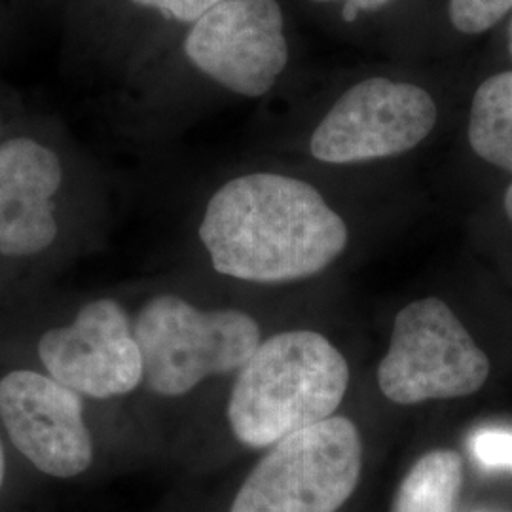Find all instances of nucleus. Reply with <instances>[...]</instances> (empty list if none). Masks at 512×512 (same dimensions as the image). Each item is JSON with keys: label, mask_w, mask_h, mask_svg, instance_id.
<instances>
[{"label": "nucleus", "mask_w": 512, "mask_h": 512, "mask_svg": "<svg viewBox=\"0 0 512 512\" xmlns=\"http://www.w3.org/2000/svg\"><path fill=\"white\" fill-rule=\"evenodd\" d=\"M509 50H511V55H512V21H511V29H509Z\"/></svg>", "instance_id": "19"}, {"label": "nucleus", "mask_w": 512, "mask_h": 512, "mask_svg": "<svg viewBox=\"0 0 512 512\" xmlns=\"http://www.w3.org/2000/svg\"><path fill=\"white\" fill-rule=\"evenodd\" d=\"M437 124L431 95L414 84L368 78L349 88L311 133L323 164H359L418 147Z\"/></svg>", "instance_id": "8"}, {"label": "nucleus", "mask_w": 512, "mask_h": 512, "mask_svg": "<svg viewBox=\"0 0 512 512\" xmlns=\"http://www.w3.org/2000/svg\"><path fill=\"white\" fill-rule=\"evenodd\" d=\"M0 133H2V122H0Z\"/></svg>", "instance_id": "21"}, {"label": "nucleus", "mask_w": 512, "mask_h": 512, "mask_svg": "<svg viewBox=\"0 0 512 512\" xmlns=\"http://www.w3.org/2000/svg\"><path fill=\"white\" fill-rule=\"evenodd\" d=\"M488 376L490 359L442 300H416L397 313L378 366V385L391 403L467 397Z\"/></svg>", "instance_id": "5"}, {"label": "nucleus", "mask_w": 512, "mask_h": 512, "mask_svg": "<svg viewBox=\"0 0 512 512\" xmlns=\"http://www.w3.org/2000/svg\"><path fill=\"white\" fill-rule=\"evenodd\" d=\"M348 387V361L327 336L283 330L262 338L230 380L226 423L238 444L266 450L336 416Z\"/></svg>", "instance_id": "2"}, {"label": "nucleus", "mask_w": 512, "mask_h": 512, "mask_svg": "<svg viewBox=\"0 0 512 512\" xmlns=\"http://www.w3.org/2000/svg\"><path fill=\"white\" fill-rule=\"evenodd\" d=\"M463 484V459L454 450L421 456L401 482L391 512H456Z\"/></svg>", "instance_id": "11"}, {"label": "nucleus", "mask_w": 512, "mask_h": 512, "mask_svg": "<svg viewBox=\"0 0 512 512\" xmlns=\"http://www.w3.org/2000/svg\"><path fill=\"white\" fill-rule=\"evenodd\" d=\"M385 2H389V0H346L344 2V10H342V14H344V21H355L357 16L361 14V12H370V10H378V8H382Z\"/></svg>", "instance_id": "16"}, {"label": "nucleus", "mask_w": 512, "mask_h": 512, "mask_svg": "<svg viewBox=\"0 0 512 512\" xmlns=\"http://www.w3.org/2000/svg\"><path fill=\"white\" fill-rule=\"evenodd\" d=\"M469 143L482 160L512 173V73L495 74L478 88Z\"/></svg>", "instance_id": "12"}, {"label": "nucleus", "mask_w": 512, "mask_h": 512, "mask_svg": "<svg viewBox=\"0 0 512 512\" xmlns=\"http://www.w3.org/2000/svg\"><path fill=\"white\" fill-rule=\"evenodd\" d=\"M476 461L488 469H512V431L480 429L471 439Z\"/></svg>", "instance_id": "15"}, {"label": "nucleus", "mask_w": 512, "mask_h": 512, "mask_svg": "<svg viewBox=\"0 0 512 512\" xmlns=\"http://www.w3.org/2000/svg\"><path fill=\"white\" fill-rule=\"evenodd\" d=\"M0 425L19 454L44 475L67 480L92 469L88 401L44 370L14 368L0 378Z\"/></svg>", "instance_id": "9"}, {"label": "nucleus", "mask_w": 512, "mask_h": 512, "mask_svg": "<svg viewBox=\"0 0 512 512\" xmlns=\"http://www.w3.org/2000/svg\"><path fill=\"white\" fill-rule=\"evenodd\" d=\"M313 2H338V0H313ZM340 2H346V0H340Z\"/></svg>", "instance_id": "20"}, {"label": "nucleus", "mask_w": 512, "mask_h": 512, "mask_svg": "<svg viewBox=\"0 0 512 512\" xmlns=\"http://www.w3.org/2000/svg\"><path fill=\"white\" fill-rule=\"evenodd\" d=\"M505 211H507V215H509L512 222V184L509 186L507 194H505Z\"/></svg>", "instance_id": "18"}, {"label": "nucleus", "mask_w": 512, "mask_h": 512, "mask_svg": "<svg viewBox=\"0 0 512 512\" xmlns=\"http://www.w3.org/2000/svg\"><path fill=\"white\" fill-rule=\"evenodd\" d=\"M198 239L213 272L249 285H285L319 275L348 247L344 219L302 179L241 173L203 205Z\"/></svg>", "instance_id": "1"}, {"label": "nucleus", "mask_w": 512, "mask_h": 512, "mask_svg": "<svg viewBox=\"0 0 512 512\" xmlns=\"http://www.w3.org/2000/svg\"><path fill=\"white\" fill-rule=\"evenodd\" d=\"M4 478H6V454H4V444L0 440V490L4 486Z\"/></svg>", "instance_id": "17"}, {"label": "nucleus", "mask_w": 512, "mask_h": 512, "mask_svg": "<svg viewBox=\"0 0 512 512\" xmlns=\"http://www.w3.org/2000/svg\"><path fill=\"white\" fill-rule=\"evenodd\" d=\"M129 4L154 12L167 23L190 27L224 0H128Z\"/></svg>", "instance_id": "14"}, {"label": "nucleus", "mask_w": 512, "mask_h": 512, "mask_svg": "<svg viewBox=\"0 0 512 512\" xmlns=\"http://www.w3.org/2000/svg\"><path fill=\"white\" fill-rule=\"evenodd\" d=\"M150 395L184 399L213 380L234 378L264 334L238 306H200L183 294L147 296L131 313Z\"/></svg>", "instance_id": "3"}, {"label": "nucleus", "mask_w": 512, "mask_h": 512, "mask_svg": "<svg viewBox=\"0 0 512 512\" xmlns=\"http://www.w3.org/2000/svg\"><path fill=\"white\" fill-rule=\"evenodd\" d=\"M183 54L215 86L260 99L289 63L283 10L277 0H224L186 29Z\"/></svg>", "instance_id": "7"}, {"label": "nucleus", "mask_w": 512, "mask_h": 512, "mask_svg": "<svg viewBox=\"0 0 512 512\" xmlns=\"http://www.w3.org/2000/svg\"><path fill=\"white\" fill-rule=\"evenodd\" d=\"M37 357L40 370L88 403L124 399L143 385L133 317L114 296L86 300L69 323L44 330Z\"/></svg>", "instance_id": "6"}, {"label": "nucleus", "mask_w": 512, "mask_h": 512, "mask_svg": "<svg viewBox=\"0 0 512 512\" xmlns=\"http://www.w3.org/2000/svg\"><path fill=\"white\" fill-rule=\"evenodd\" d=\"M361 469L357 425L332 416L266 448L228 512H336L355 492Z\"/></svg>", "instance_id": "4"}, {"label": "nucleus", "mask_w": 512, "mask_h": 512, "mask_svg": "<svg viewBox=\"0 0 512 512\" xmlns=\"http://www.w3.org/2000/svg\"><path fill=\"white\" fill-rule=\"evenodd\" d=\"M509 10L512 0H450V19L458 31L467 35L488 31Z\"/></svg>", "instance_id": "13"}, {"label": "nucleus", "mask_w": 512, "mask_h": 512, "mask_svg": "<svg viewBox=\"0 0 512 512\" xmlns=\"http://www.w3.org/2000/svg\"><path fill=\"white\" fill-rule=\"evenodd\" d=\"M65 165L33 137L0 141V256L37 258L59 238L57 196Z\"/></svg>", "instance_id": "10"}]
</instances>
